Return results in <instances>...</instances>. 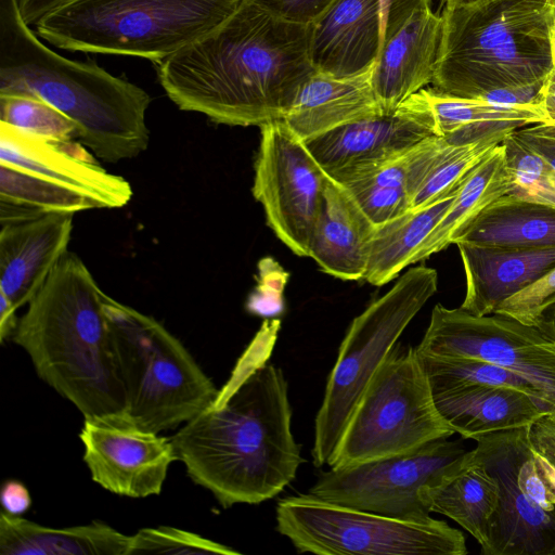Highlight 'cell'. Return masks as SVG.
Segmentation results:
<instances>
[{
	"mask_svg": "<svg viewBox=\"0 0 555 555\" xmlns=\"http://www.w3.org/2000/svg\"><path fill=\"white\" fill-rule=\"evenodd\" d=\"M311 26L274 17L251 0L215 30L158 63V80L182 111L217 124L261 126L283 119L315 73Z\"/></svg>",
	"mask_w": 555,
	"mask_h": 555,
	"instance_id": "1",
	"label": "cell"
},
{
	"mask_svg": "<svg viewBox=\"0 0 555 555\" xmlns=\"http://www.w3.org/2000/svg\"><path fill=\"white\" fill-rule=\"evenodd\" d=\"M170 439L191 480L224 508L272 499L305 461L292 433L284 373L267 363L229 382Z\"/></svg>",
	"mask_w": 555,
	"mask_h": 555,
	"instance_id": "2",
	"label": "cell"
},
{
	"mask_svg": "<svg viewBox=\"0 0 555 555\" xmlns=\"http://www.w3.org/2000/svg\"><path fill=\"white\" fill-rule=\"evenodd\" d=\"M104 292L83 261L67 251L18 319L12 341L40 379L83 418L126 413V399Z\"/></svg>",
	"mask_w": 555,
	"mask_h": 555,
	"instance_id": "3",
	"label": "cell"
},
{
	"mask_svg": "<svg viewBox=\"0 0 555 555\" xmlns=\"http://www.w3.org/2000/svg\"><path fill=\"white\" fill-rule=\"evenodd\" d=\"M0 94L39 98L72 119L99 158L137 157L150 142L149 93L98 64L69 60L42 43L17 0H0Z\"/></svg>",
	"mask_w": 555,
	"mask_h": 555,
	"instance_id": "4",
	"label": "cell"
},
{
	"mask_svg": "<svg viewBox=\"0 0 555 555\" xmlns=\"http://www.w3.org/2000/svg\"><path fill=\"white\" fill-rule=\"evenodd\" d=\"M441 20L431 83L443 93L526 106L555 66V0L444 5Z\"/></svg>",
	"mask_w": 555,
	"mask_h": 555,
	"instance_id": "5",
	"label": "cell"
},
{
	"mask_svg": "<svg viewBox=\"0 0 555 555\" xmlns=\"http://www.w3.org/2000/svg\"><path fill=\"white\" fill-rule=\"evenodd\" d=\"M242 0H73L44 16L36 34L52 46L162 62L202 39Z\"/></svg>",
	"mask_w": 555,
	"mask_h": 555,
	"instance_id": "6",
	"label": "cell"
},
{
	"mask_svg": "<svg viewBox=\"0 0 555 555\" xmlns=\"http://www.w3.org/2000/svg\"><path fill=\"white\" fill-rule=\"evenodd\" d=\"M126 414L160 434L183 425L219 395L185 346L156 319L104 293Z\"/></svg>",
	"mask_w": 555,
	"mask_h": 555,
	"instance_id": "7",
	"label": "cell"
},
{
	"mask_svg": "<svg viewBox=\"0 0 555 555\" xmlns=\"http://www.w3.org/2000/svg\"><path fill=\"white\" fill-rule=\"evenodd\" d=\"M453 434L436 408L416 347L396 344L371 378L327 465L338 469L399 455Z\"/></svg>",
	"mask_w": 555,
	"mask_h": 555,
	"instance_id": "8",
	"label": "cell"
},
{
	"mask_svg": "<svg viewBox=\"0 0 555 555\" xmlns=\"http://www.w3.org/2000/svg\"><path fill=\"white\" fill-rule=\"evenodd\" d=\"M438 274L417 266L351 322L314 422L313 464H328L371 378L405 327L437 292Z\"/></svg>",
	"mask_w": 555,
	"mask_h": 555,
	"instance_id": "9",
	"label": "cell"
},
{
	"mask_svg": "<svg viewBox=\"0 0 555 555\" xmlns=\"http://www.w3.org/2000/svg\"><path fill=\"white\" fill-rule=\"evenodd\" d=\"M476 441L469 459L500 490L481 554L555 555V462L531 439L529 426Z\"/></svg>",
	"mask_w": 555,
	"mask_h": 555,
	"instance_id": "10",
	"label": "cell"
},
{
	"mask_svg": "<svg viewBox=\"0 0 555 555\" xmlns=\"http://www.w3.org/2000/svg\"><path fill=\"white\" fill-rule=\"evenodd\" d=\"M276 529L299 553L318 555H465L461 531L433 519L413 522L330 503L310 494L276 505Z\"/></svg>",
	"mask_w": 555,
	"mask_h": 555,
	"instance_id": "11",
	"label": "cell"
},
{
	"mask_svg": "<svg viewBox=\"0 0 555 555\" xmlns=\"http://www.w3.org/2000/svg\"><path fill=\"white\" fill-rule=\"evenodd\" d=\"M468 451L440 438L399 455L322 472L308 494L356 509L413 522L434 518L421 492L457 470Z\"/></svg>",
	"mask_w": 555,
	"mask_h": 555,
	"instance_id": "12",
	"label": "cell"
},
{
	"mask_svg": "<svg viewBox=\"0 0 555 555\" xmlns=\"http://www.w3.org/2000/svg\"><path fill=\"white\" fill-rule=\"evenodd\" d=\"M416 348L425 354L502 365L530 382L555 410V322L530 325L500 313L478 317L438 304Z\"/></svg>",
	"mask_w": 555,
	"mask_h": 555,
	"instance_id": "13",
	"label": "cell"
},
{
	"mask_svg": "<svg viewBox=\"0 0 555 555\" xmlns=\"http://www.w3.org/2000/svg\"><path fill=\"white\" fill-rule=\"evenodd\" d=\"M259 128L253 195L279 240L296 256L308 257V241L328 175L282 119Z\"/></svg>",
	"mask_w": 555,
	"mask_h": 555,
	"instance_id": "14",
	"label": "cell"
},
{
	"mask_svg": "<svg viewBox=\"0 0 555 555\" xmlns=\"http://www.w3.org/2000/svg\"><path fill=\"white\" fill-rule=\"evenodd\" d=\"M79 439L92 480L121 496L159 494L169 466L178 461L170 438L139 426L126 413L85 418Z\"/></svg>",
	"mask_w": 555,
	"mask_h": 555,
	"instance_id": "15",
	"label": "cell"
},
{
	"mask_svg": "<svg viewBox=\"0 0 555 555\" xmlns=\"http://www.w3.org/2000/svg\"><path fill=\"white\" fill-rule=\"evenodd\" d=\"M437 135L423 90L395 111L366 117L305 141L327 175L380 163Z\"/></svg>",
	"mask_w": 555,
	"mask_h": 555,
	"instance_id": "16",
	"label": "cell"
},
{
	"mask_svg": "<svg viewBox=\"0 0 555 555\" xmlns=\"http://www.w3.org/2000/svg\"><path fill=\"white\" fill-rule=\"evenodd\" d=\"M0 164L79 190L101 208H121L132 198L130 183L101 167L80 143L40 138L1 121Z\"/></svg>",
	"mask_w": 555,
	"mask_h": 555,
	"instance_id": "17",
	"label": "cell"
},
{
	"mask_svg": "<svg viewBox=\"0 0 555 555\" xmlns=\"http://www.w3.org/2000/svg\"><path fill=\"white\" fill-rule=\"evenodd\" d=\"M73 214L43 212L1 224L0 293L18 309L27 305L68 251Z\"/></svg>",
	"mask_w": 555,
	"mask_h": 555,
	"instance_id": "18",
	"label": "cell"
},
{
	"mask_svg": "<svg viewBox=\"0 0 555 555\" xmlns=\"http://www.w3.org/2000/svg\"><path fill=\"white\" fill-rule=\"evenodd\" d=\"M456 142L431 135L404 154L328 175L343 184L376 224L408 211L429 170Z\"/></svg>",
	"mask_w": 555,
	"mask_h": 555,
	"instance_id": "19",
	"label": "cell"
},
{
	"mask_svg": "<svg viewBox=\"0 0 555 555\" xmlns=\"http://www.w3.org/2000/svg\"><path fill=\"white\" fill-rule=\"evenodd\" d=\"M441 27V15L431 7H423L383 43L372 85L385 113L433 82Z\"/></svg>",
	"mask_w": 555,
	"mask_h": 555,
	"instance_id": "20",
	"label": "cell"
},
{
	"mask_svg": "<svg viewBox=\"0 0 555 555\" xmlns=\"http://www.w3.org/2000/svg\"><path fill=\"white\" fill-rule=\"evenodd\" d=\"M310 26L315 72L351 77L374 66L380 50L379 0H335Z\"/></svg>",
	"mask_w": 555,
	"mask_h": 555,
	"instance_id": "21",
	"label": "cell"
},
{
	"mask_svg": "<svg viewBox=\"0 0 555 555\" xmlns=\"http://www.w3.org/2000/svg\"><path fill=\"white\" fill-rule=\"evenodd\" d=\"M466 292L461 308L488 315L507 298L532 285L555 268V246L494 247L456 243Z\"/></svg>",
	"mask_w": 555,
	"mask_h": 555,
	"instance_id": "22",
	"label": "cell"
},
{
	"mask_svg": "<svg viewBox=\"0 0 555 555\" xmlns=\"http://www.w3.org/2000/svg\"><path fill=\"white\" fill-rule=\"evenodd\" d=\"M375 228L351 193L328 176L310 232L308 257L332 276L364 279Z\"/></svg>",
	"mask_w": 555,
	"mask_h": 555,
	"instance_id": "23",
	"label": "cell"
},
{
	"mask_svg": "<svg viewBox=\"0 0 555 555\" xmlns=\"http://www.w3.org/2000/svg\"><path fill=\"white\" fill-rule=\"evenodd\" d=\"M444 422L464 439L531 425L553 408L511 387L465 384L433 393Z\"/></svg>",
	"mask_w": 555,
	"mask_h": 555,
	"instance_id": "24",
	"label": "cell"
},
{
	"mask_svg": "<svg viewBox=\"0 0 555 555\" xmlns=\"http://www.w3.org/2000/svg\"><path fill=\"white\" fill-rule=\"evenodd\" d=\"M373 67L351 77L315 72L299 89L283 121L302 140L385 113L372 85Z\"/></svg>",
	"mask_w": 555,
	"mask_h": 555,
	"instance_id": "25",
	"label": "cell"
},
{
	"mask_svg": "<svg viewBox=\"0 0 555 555\" xmlns=\"http://www.w3.org/2000/svg\"><path fill=\"white\" fill-rule=\"evenodd\" d=\"M130 535L101 520L51 528L0 513L1 555H127Z\"/></svg>",
	"mask_w": 555,
	"mask_h": 555,
	"instance_id": "26",
	"label": "cell"
},
{
	"mask_svg": "<svg viewBox=\"0 0 555 555\" xmlns=\"http://www.w3.org/2000/svg\"><path fill=\"white\" fill-rule=\"evenodd\" d=\"M513 188L514 178L506 162L504 145L500 143L462 182L451 206L413 255L411 264L455 244L483 209L512 192Z\"/></svg>",
	"mask_w": 555,
	"mask_h": 555,
	"instance_id": "27",
	"label": "cell"
},
{
	"mask_svg": "<svg viewBox=\"0 0 555 555\" xmlns=\"http://www.w3.org/2000/svg\"><path fill=\"white\" fill-rule=\"evenodd\" d=\"M459 242L494 247L555 246V207L505 194L472 221Z\"/></svg>",
	"mask_w": 555,
	"mask_h": 555,
	"instance_id": "28",
	"label": "cell"
},
{
	"mask_svg": "<svg viewBox=\"0 0 555 555\" xmlns=\"http://www.w3.org/2000/svg\"><path fill=\"white\" fill-rule=\"evenodd\" d=\"M422 500L430 512L442 514L468 531L480 547L487 541L489 520L500 496L496 480L469 459L439 483L423 488Z\"/></svg>",
	"mask_w": 555,
	"mask_h": 555,
	"instance_id": "29",
	"label": "cell"
},
{
	"mask_svg": "<svg viewBox=\"0 0 555 555\" xmlns=\"http://www.w3.org/2000/svg\"><path fill=\"white\" fill-rule=\"evenodd\" d=\"M457 190L430 205L409 209L376 225L364 280L382 286L410 266L413 255L451 206Z\"/></svg>",
	"mask_w": 555,
	"mask_h": 555,
	"instance_id": "30",
	"label": "cell"
},
{
	"mask_svg": "<svg viewBox=\"0 0 555 555\" xmlns=\"http://www.w3.org/2000/svg\"><path fill=\"white\" fill-rule=\"evenodd\" d=\"M422 90L431 111L436 134L440 137H449L467 126L483 122L513 121L522 127L546 122L541 106H505L450 95L436 88Z\"/></svg>",
	"mask_w": 555,
	"mask_h": 555,
	"instance_id": "31",
	"label": "cell"
},
{
	"mask_svg": "<svg viewBox=\"0 0 555 555\" xmlns=\"http://www.w3.org/2000/svg\"><path fill=\"white\" fill-rule=\"evenodd\" d=\"M0 201L73 215L101 208L94 198L79 190L5 164H0Z\"/></svg>",
	"mask_w": 555,
	"mask_h": 555,
	"instance_id": "32",
	"label": "cell"
},
{
	"mask_svg": "<svg viewBox=\"0 0 555 555\" xmlns=\"http://www.w3.org/2000/svg\"><path fill=\"white\" fill-rule=\"evenodd\" d=\"M418 356L433 393L459 385L486 384L515 388L551 405L530 382L496 363L478 358L430 356L420 351Z\"/></svg>",
	"mask_w": 555,
	"mask_h": 555,
	"instance_id": "33",
	"label": "cell"
},
{
	"mask_svg": "<svg viewBox=\"0 0 555 555\" xmlns=\"http://www.w3.org/2000/svg\"><path fill=\"white\" fill-rule=\"evenodd\" d=\"M0 120L49 140L66 141L77 137V128L72 119L36 96L0 94Z\"/></svg>",
	"mask_w": 555,
	"mask_h": 555,
	"instance_id": "34",
	"label": "cell"
},
{
	"mask_svg": "<svg viewBox=\"0 0 555 555\" xmlns=\"http://www.w3.org/2000/svg\"><path fill=\"white\" fill-rule=\"evenodd\" d=\"M134 554L237 555L240 552L191 531L159 526L143 528L130 535L127 555Z\"/></svg>",
	"mask_w": 555,
	"mask_h": 555,
	"instance_id": "35",
	"label": "cell"
},
{
	"mask_svg": "<svg viewBox=\"0 0 555 555\" xmlns=\"http://www.w3.org/2000/svg\"><path fill=\"white\" fill-rule=\"evenodd\" d=\"M522 323L555 322V268L532 285L504 300L495 310Z\"/></svg>",
	"mask_w": 555,
	"mask_h": 555,
	"instance_id": "36",
	"label": "cell"
},
{
	"mask_svg": "<svg viewBox=\"0 0 555 555\" xmlns=\"http://www.w3.org/2000/svg\"><path fill=\"white\" fill-rule=\"evenodd\" d=\"M274 17L304 26L315 23L335 0H251Z\"/></svg>",
	"mask_w": 555,
	"mask_h": 555,
	"instance_id": "37",
	"label": "cell"
},
{
	"mask_svg": "<svg viewBox=\"0 0 555 555\" xmlns=\"http://www.w3.org/2000/svg\"><path fill=\"white\" fill-rule=\"evenodd\" d=\"M514 133L555 170V127L534 124L518 128Z\"/></svg>",
	"mask_w": 555,
	"mask_h": 555,
	"instance_id": "38",
	"label": "cell"
},
{
	"mask_svg": "<svg viewBox=\"0 0 555 555\" xmlns=\"http://www.w3.org/2000/svg\"><path fill=\"white\" fill-rule=\"evenodd\" d=\"M431 2L433 0H390L387 17L380 33V48L406 22L415 10L423 7H431Z\"/></svg>",
	"mask_w": 555,
	"mask_h": 555,
	"instance_id": "39",
	"label": "cell"
},
{
	"mask_svg": "<svg viewBox=\"0 0 555 555\" xmlns=\"http://www.w3.org/2000/svg\"><path fill=\"white\" fill-rule=\"evenodd\" d=\"M2 511L22 516L31 505V498L26 486L20 480L10 479L4 481L1 488Z\"/></svg>",
	"mask_w": 555,
	"mask_h": 555,
	"instance_id": "40",
	"label": "cell"
},
{
	"mask_svg": "<svg viewBox=\"0 0 555 555\" xmlns=\"http://www.w3.org/2000/svg\"><path fill=\"white\" fill-rule=\"evenodd\" d=\"M535 444L555 462V415L545 414L529 425Z\"/></svg>",
	"mask_w": 555,
	"mask_h": 555,
	"instance_id": "41",
	"label": "cell"
},
{
	"mask_svg": "<svg viewBox=\"0 0 555 555\" xmlns=\"http://www.w3.org/2000/svg\"><path fill=\"white\" fill-rule=\"evenodd\" d=\"M511 194L555 207V170L551 168L546 175L532 185L511 192Z\"/></svg>",
	"mask_w": 555,
	"mask_h": 555,
	"instance_id": "42",
	"label": "cell"
},
{
	"mask_svg": "<svg viewBox=\"0 0 555 555\" xmlns=\"http://www.w3.org/2000/svg\"><path fill=\"white\" fill-rule=\"evenodd\" d=\"M73 0H17L20 14L29 26H36L44 16Z\"/></svg>",
	"mask_w": 555,
	"mask_h": 555,
	"instance_id": "43",
	"label": "cell"
},
{
	"mask_svg": "<svg viewBox=\"0 0 555 555\" xmlns=\"http://www.w3.org/2000/svg\"><path fill=\"white\" fill-rule=\"evenodd\" d=\"M17 309L13 306V304L0 293V339L4 341L5 339H11L13 336L18 319L16 317Z\"/></svg>",
	"mask_w": 555,
	"mask_h": 555,
	"instance_id": "44",
	"label": "cell"
},
{
	"mask_svg": "<svg viewBox=\"0 0 555 555\" xmlns=\"http://www.w3.org/2000/svg\"><path fill=\"white\" fill-rule=\"evenodd\" d=\"M541 106L546 117L545 124L555 127V66L543 81Z\"/></svg>",
	"mask_w": 555,
	"mask_h": 555,
	"instance_id": "45",
	"label": "cell"
},
{
	"mask_svg": "<svg viewBox=\"0 0 555 555\" xmlns=\"http://www.w3.org/2000/svg\"><path fill=\"white\" fill-rule=\"evenodd\" d=\"M379 1H380V23H382L380 33H382V28H383L386 17H387L390 0H379Z\"/></svg>",
	"mask_w": 555,
	"mask_h": 555,
	"instance_id": "46",
	"label": "cell"
},
{
	"mask_svg": "<svg viewBox=\"0 0 555 555\" xmlns=\"http://www.w3.org/2000/svg\"><path fill=\"white\" fill-rule=\"evenodd\" d=\"M441 1L447 7H455V5L474 3V2H477L479 0H441Z\"/></svg>",
	"mask_w": 555,
	"mask_h": 555,
	"instance_id": "47",
	"label": "cell"
},
{
	"mask_svg": "<svg viewBox=\"0 0 555 555\" xmlns=\"http://www.w3.org/2000/svg\"><path fill=\"white\" fill-rule=\"evenodd\" d=\"M554 63H555V43H554Z\"/></svg>",
	"mask_w": 555,
	"mask_h": 555,
	"instance_id": "48",
	"label": "cell"
}]
</instances>
